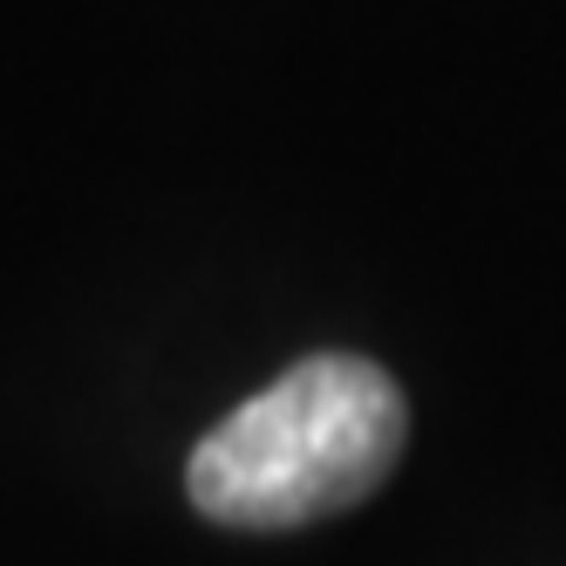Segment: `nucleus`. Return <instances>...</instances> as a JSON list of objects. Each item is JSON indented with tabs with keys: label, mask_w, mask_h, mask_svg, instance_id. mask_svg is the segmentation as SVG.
I'll list each match as a JSON object with an SVG mask.
<instances>
[{
	"label": "nucleus",
	"mask_w": 566,
	"mask_h": 566,
	"mask_svg": "<svg viewBox=\"0 0 566 566\" xmlns=\"http://www.w3.org/2000/svg\"><path fill=\"white\" fill-rule=\"evenodd\" d=\"M410 410L361 355H307L232 417H219L185 464V492L232 533H294L348 512L396 471Z\"/></svg>",
	"instance_id": "1"
}]
</instances>
